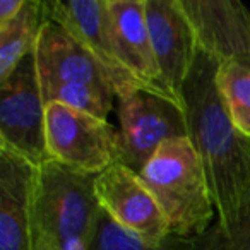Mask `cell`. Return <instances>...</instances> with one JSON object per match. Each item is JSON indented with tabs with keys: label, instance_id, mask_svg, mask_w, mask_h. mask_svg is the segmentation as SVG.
I'll return each mask as SVG.
<instances>
[{
	"label": "cell",
	"instance_id": "cell-1",
	"mask_svg": "<svg viewBox=\"0 0 250 250\" xmlns=\"http://www.w3.org/2000/svg\"><path fill=\"white\" fill-rule=\"evenodd\" d=\"M218 63L199 52L184 86L187 137L192 141L211 192L219 228L235 225L250 208V137L228 117L216 87Z\"/></svg>",
	"mask_w": 250,
	"mask_h": 250
},
{
	"label": "cell",
	"instance_id": "cell-2",
	"mask_svg": "<svg viewBox=\"0 0 250 250\" xmlns=\"http://www.w3.org/2000/svg\"><path fill=\"white\" fill-rule=\"evenodd\" d=\"M96 175L55 160L35 167L31 187V236L52 250H89L101 218Z\"/></svg>",
	"mask_w": 250,
	"mask_h": 250
},
{
	"label": "cell",
	"instance_id": "cell-3",
	"mask_svg": "<svg viewBox=\"0 0 250 250\" xmlns=\"http://www.w3.org/2000/svg\"><path fill=\"white\" fill-rule=\"evenodd\" d=\"M45 104L62 103L108 120L117 93L104 67L65 28L46 19L35 48Z\"/></svg>",
	"mask_w": 250,
	"mask_h": 250
},
{
	"label": "cell",
	"instance_id": "cell-4",
	"mask_svg": "<svg viewBox=\"0 0 250 250\" xmlns=\"http://www.w3.org/2000/svg\"><path fill=\"white\" fill-rule=\"evenodd\" d=\"M139 175L156 199L170 233L199 238L212 226L216 209L201 158L188 137L161 144Z\"/></svg>",
	"mask_w": 250,
	"mask_h": 250
},
{
	"label": "cell",
	"instance_id": "cell-5",
	"mask_svg": "<svg viewBox=\"0 0 250 250\" xmlns=\"http://www.w3.org/2000/svg\"><path fill=\"white\" fill-rule=\"evenodd\" d=\"M46 147L52 160L91 175L122 161L120 130L104 118L62 103L46 104Z\"/></svg>",
	"mask_w": 250,
	"mask_h": 250
},
{
	"label": "cell",
	"instance_id": "cell-6",
	"mask_svg": "<svg viewBox=\"0 0 250 250\" xmlns=\"http://www.w3.org/2000/svg\"><path fill=\"white\" fill-rule=\"evenodd\" d=\"M0 146L35 167L50 160L46 147V104L36 74L35 53L0 83Z\"/></svg>",
	"mask_w": 250,
	"mask_h": 250
},
{
	"label": "cell",
	"instance_id": "cell-7",
	"mask_svg": "<svg viewBox=\"0 0 250 250\" xmlns=\"http://www.w3.org/2000/svg\"><path fill=\"white\" fill-rule=\"evenodd\" d=\"M120 122L122 161L141 173L161 144L187 137L185 110L167 98L147 91H134L117 100Z\"/></svg>",
	"mask_w": 250,
	"mask_h": 250
},
{
	"label": "cell",
	"instance_id": "cell-8",
	"mask_svg": "<svg viewBox=\"0 0 250 250\" xmlns=\"http://www.w3.org/2000/svg\"><path fill=\"white\" fill-rule=\"evenodd\" d=\"M45 18L65 28L104 67L117 100L134 91H146L124 63L115 42L106 0H50L43 2Z\"/></svg>",
	"mask_w": 250,
	"mask_h": 250
},
{
	"label": "cell",
	"instance_id": "cell-9",
	"mask_svg": "<svg viewBox=\"0 0 250 250\" xmlns=\"http://www.w3.org/2000/svg\"><path fill=\"white\" fill-rule=\"evenodd\" d=\"M94 192L101 209L130 235L151 245L161 243L170 228L141 175L124 163H115L96 175Z\"/></svg>",
	"mask_w": 250,
	"mask_h": 250
},
{
	"label": "cell",
	"instance_id": "cell-10",
	"mask_svg": "<svg viewBox=\"0 0 250 250\" xmlns=\"http://www.w3.org/2000/svg\"><path fill=\"white\" fill-rule=\"evenodd\" d=\"M195 46L218 65L250 67V11L236 0H178Z\"/></svg>",
	"mask_w": 250,
	"mask_h": 250
},
{
	"label": "cell",
	"instance_id": "cell-11",
	"mask_svg": "<svg viewBox=\"0 0 250 250\" xmlns=\"http://www.w3.org/2000/svg\"><path fill=\"white\" fill-rule=\"evenodd\" d=\"M146 18L160 84L171 101L184 108V86L197 57L190 24L178 0H146Z\"/></svg>",
	"mask_w": 250,
	"mask_h": 250
},
{
	"label": "cell",
	"instance_id": "cell-12",
	"mask_svg": "<svg viewBox=\"0 0 250 250\" xmlns=\"http://www.w3.org/2000/svg\"><path fill=\"white\" fill-rule=\"evenodd\" d=\"M35 165L0 146V250H31Z\"/></svg>",
	"mask_w": 250,
	"mask_h": 250
},
{
	"label": "cell",
	"instance_id": "cell-13",
	"mask_svg": "<svg viewBox=\"0 0 250 250\" xmlns=\"http://www.w3.org/2000/svg\"><path fill=\"white\" fill-rule=\"evenodd\" d=\"M106 4L115 42L127 69L147 93L171 101L160 84V70L147 28L146 0H106Z\"/></svg>",
	"mask_w": 250,
	"mask_h": 250
},
{
	"label": "cell",
	"instance_id": "cell-14",
	"mask_svg": "<svg viewBox=\"0 0 250 250\" xmlns=\"http://www.w3.org/2000/svg\"><path fill=\"white\" fill-rule=\"evenodd\" d=\"M45 21L43 2L26 0L22 11L12 21L0 26V83L9 79L16 67L35 53Z\"/></svg>",
	"mask_w": 250,
	"mask_h": 250
},
{
	"label": "cell",
	"instance_id": "cell-15",
	"mask_svg": "<svg viewBox=\"0 0 250 250\" xmlns=\"http://www.w3.org/2000/svg\"><path fill=\"white\" fill-rule=\"evenodd\" d=\"M216 87L233 125L250 137V67L238 63L218 65Z\"/></svg>",
	"mask_w": 250,
	"mask_h": 250
},
{
	"label": "cell",
	"instance_id": "cell-16",
	"mask_svg": "<svg viewBox=\"0 0 250 250\" xmlns=\"http://www.w3.org/2000/svg\"><path fill=\"white\" fill-rule=\"evenodd\" d=\"M89 250H195V245L194 238H184L173 233H170L161 243L151 245L125 231L106 212L101 211L100 225Z\"/></svg>",
	"mask_w": 250,
	"mask_h": 250
},
{
	"label": "cell",
	"instance_id": "cell-17",
	"mask_svg": "<svg viewBox=\"0 0 250 250\" xmlns=\"http://www.w3.org/2000/svg\"><path fill=\"white\" fill-rule=\"evenodd\" d=\"M195 250H250V208L228 228L212 225L204 235L194 238Z\"/></svg>",
	"mask_w": 250,
	"mask_h": 250
},
{
	"label": "cell",
	"instance_id": "cell-18",
	"mask_svg": "<svg viewBox=\"0 0 250 250\" xmlns=\"http://www.w3.org/2000/svg\"><path fill=\"white\" fill-rule=\"evenodd\" d=\"M26 0H0V26L12 21L24 7Z\"/></svg>",
	"mask_w": 250,
	"mask_h": 250
},
{
	"label": "cell",
	"instance_id": "cell-19",
	"mask_svg": "<svg viewBox=\"0 0 250 250\" xmlns=\"http://www.w3.org/2000/svg\"><path fill=\"white\" fill-rule=\"evenodd\" d=\"M31 250H52V249H50L43 240L36 238V236H31Z\"/></svg>",
	"mask_w": 250,
	"mask_h": 250
}]
</instances>
